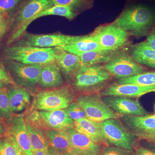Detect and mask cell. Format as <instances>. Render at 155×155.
<instances>
[{
    "label": "cell",
    "mask_w": 155,
    "mask_h": 155,
    "mask_svg": "<svg viewBox=\"0 0 155 155\" xmlns=\"http://www.w3.org/2000/svg\"><path fill=\"white\" fill-rule=\"evenodd\" d=\"M137 39L147 36L155 26V11L141 4L125 7L113 22Z\"/></svg>",
    "instance_id": "1"
},
{
    "label": "cell",
    "mask_w": 155,
    "mask_h": 155,
    "mask_svg": "<svg viewBox=\"0 0 155 155\" xmlns=\"http://www.w3.org/2000/svg\"><path fill=\"white\" fill-rule=\"evenodd\" d=\"M114 79L104 64H98L81 66L70 81L73 90L81 94L101 95Z\"/></svg>",
    "instance_id": "2"
},
{
    "label": "cell",
    "mask_w": 155,
    "mask_h": 155,
    "mask_svg": "<svg viewBox=\"0 0 155 155\" xmlns=\"http://www.w3.org/2000/svg\"><path fill=\"white\" fill-rule=\"evenodd\" d=\"M54 6L51 0H24L11 17V35L7 41L10 45L22 37L26 31V24L37 14Z\"/></svg>",
    "instance_id": "3"
},
{
    "label": "cell",
    "mask_w": 155,
    "mask_h": 155,
    "mask_svg": "<svg viewBox=\"0 0 155 155\" xmlns=\"http://www.w3.org/2000/svg\"><path fill=\"white\" fill-rule=\"evenodd\" d=\"M56 48H43L11 45L4 50L5 60L27 65H44L54 61Z\"/></svg>",
    "instance_id": "4"
},
{
    "label": "cell",
    "mask_w": 155,
    "mask_h": 155,
    "mask_svg": "<svg viewBox=\"0 0 155 155\" xmlns=\"http://www.w3.org/2000/svg\"><path fill=\"white\" fill-rule=\"evenodd\" d=\"M99 123L102 132L109 146L127 150L134 155L138 139L125 127L120 119H108Z\"/></svg>",
    "instance_id": "5"
},
{
    "label": "cell",
    "mask_w": 155,
    "mask_h": 155,
    "mask_svg": "<svg viewBox=\"0 0 155 155\" xmlns=\"http://www.w3.org/2000/svg\"><path fill=\"white\" fill-rule=\"evenodd\" d=\"M74 91L71 85H66L39 92L35 97L32 108L47 111L66 109L73 101Z\"/></svg>",
    "instance_id": "6"
},
{
    "label": "cell",
    "mask_w": 155,
    "mask_h": 155,
    "mask_svg": "<svg viewBox=\"0 0 155 155\" xmlns=\"http://www.w3.org/2000/svg\"><path fill=\"white\" fill-rule=\"evenodd\" d=\"M90 34L104 49L116 51L131 44L130 35L113 22L100 25Z\"/></svg>",
    "instance_id": "7"
},
{
    "label": "cell",
    "mask_w": 155,
    "mask_h": 155,
    "mask_svg": "<svg viewBox=\"0 0 155 155\" xmlns=\"http://www.w3.org/2000/svg\"><path fill=\"white\" fill-rule=\"evenodd\" d=\"M104 65L106 69L116 80L138 75L148 70L146 67L133 60L127 47L115 51L110 60Z\"/></svg>",
    "instance_id": "8"
},
{
    "label": "cell",
    "mask_w": 155,
    "mask_h": 155,
    "mask_svg": "<svg viewBox=\"0 0 155 155\" xmlns=\"http://www.w3.org/2000/svg\"><path fill=\"white\" fill-rule=\"evenodd\" d=\"M88 119L101 122L110 119H120L122 115L114 112L103 101L99 94H80L76 98Z\"/></svg>",
    "instance_id": "9"
},
{
    "label": "cell",
    "mask_w": 155,
    "mask_h": 155,
    "mask_svg": "<svg viewBox=\"0 0 155 155\" xmlns=\"http://www.w3.org/2000/svg\"><path fill=\"white\" fill-rule=\"evenodd\" d=\"M84 36L62 34L37 35L25 32L21 38L12 45L43 48H56L73 43L83 38Z\"/></svg>",
    "instance_id": "10"
},
{
    "label": "cell",
    "mask_w": 155,
    "mask_h": 155,
    "mask_svg": "<svg viewBox=\"0 0 155 155\" xmlns=\"http://www.w3.org/2000/svg\"><path fill=\"white\" fill-rule=\"evenodd\" d=\"M5 63L16 83L27 87L38 84L42 65H27L10 60H5Z\"/></svg>",
    "instance_id": "11"
},
{
    "label": "cell",
    "mask_w": 155,
    "mask_h": 155,
    "mask_svg": "<svg viewBox=\"0 0 155 155\" xmlns=\"http://www.w3.org/2000/svg\"><path fill=\"white\" fill-rule=\"evenodd\" d=\"M34 118L48 128L66 131L75 127V121L69 117L65 109L54 111H39L34 113Z\"/></svg>",
    "instance_id": "12"
},
{
    "label": "cell",
    "mask_w": 155,
    "mask_h": 155,
    "mask_svg": "<svg viewBox=\"0 0 155 155\" xmlns=\"http://www.w3.org/2000/svg\"><path fill=\"white\" fill-rule=\"evenodd\" d=\"M8 136L12 139L25 155H33L27 125L22 116H14L9 122Z\"/></svg>",
    "instance_id": "13"
},
{
    "label": "cell",
    "mask_w": 155,
    "mask_h": 155,
    "mask_svg": "<svg viewBox=\"0 0 155 155\" xmlns=\"http://www.w3.org/2000/svg\"><path fill=\"white\" fill-rule=\"evenodd\" d=\"M103 101L112 110L122 116H141L149 115L138 100L123 96H104Z\"/></svg>",
    "instance_id": "14"
},
{
    "label": "cell",
    "mask_w": 155,
    "mask_h": 155,
    "mask_svg": "<svg viewBox=\"0 0 155 155\" xmlns=\"http://www.w3.org/2000/svg\"><path fill=\"white\" fill-rule=\"evenodd\" d=\"M69 136L73 150L78 155H98L103 147L89 137L78 132L75 127L64 131Z\"/></svg>",
    "instance_id": "15"
},
{
    "label": "cell",
    "mask_w": 155,
    "mask_h": 155,
    "mask_svg": "<svg viewBox=\"0 0 155 155\" xmlns=\"http://www.w3.org/2000/svg\"><path fill=\"white\" fill-rule=\"evenodd\" d=\"M152 92H155V85L142 86L133 84H119L115 82L108 86L101 95V97L116 96L138 98Z\"/></svg>",
    "instance_id": "16"
},
{
    "label": "cell",
    "mask_w": 155,
    "mask_h": 155,
    "mask_svg": "<svg viewBox=\"0 0 155 155\" xmlns=\"http://www.w3.org/2000/svg\"><path fill=\"white\" fill-rule=\"evenodd\" d=\"M57 48L55 55V62L61 72L71 80L74 74L82 66L78 56Z\"/></svg>",
    "instance_id": "17"
},
{
    "label": "cell",
    "mask_w": 155,
    "mask_h": 155,
    "mask_svg": "<svg viewBox=\"0 0 155 155\" xmlns=\"http://www.w3.org/2000/svg\"><path fill=\"white\" fill-rule=\"evenodd\" d=\"M39 84L45 88H54L64 85L61 71L55 61L42 65Z\"/></svg>",
    "instance_id": "18"
},
{
    "label": "cell",
    "mask_w": 155,
    "mask_h": 155,
    "mask_svg": "<svg viewBox=\"0 0 155 155\" xmlns=\"http://www.w3.org/2000/svg\"><path fill=\"white\" fill-rule=\"evenodd\" d=\"M128 52L133 60L139 64L155 69V51L145 41L127 47Z\"/></svg>",
    "instance_id": "19"
},
{
    "label": "cell",
    "mask_w": 155,
    "mask_h": 155,
    "mask_svg": "<svg viewBox=\"0 0 155 155\" xmlns=\"http://www.w3.org/2000/svg\"><path fill=\"white\" fill-rule=\"evenodd\" d=\"M99 122L87 118L79 119L75 121V128L78 132L87 136L102 146H109L102 132Z\"/></svg>",
    "instance_id": "20"
},
{
    "label": "cell",
    "mask_w": 155,
    "mask_h": 155,
    "mask_svg": "<svg viewBox=\"0 0 155 155\" xmlns=\"http://www.w3.org/2000/svg\"><path fill=\"white\" fill-rule=\"evenodd\" d=\"M123 125L134 134L155 129V115L123 116L120 118Z\"/></svg>",
    "instance_id": "21"
},
{
    "label": "cell",
    "mask_w": 155,
    "mask_h": 155,
    "mask_svg": "<svg viewBox=\"0 0 155 155\" xmlns=\"http://www.w3.org/2000/svg\"><path fill=\"white\" fill-rule=\"evenodd\" d=\"M43 133L47 138L50 145L58 151L65 155L73 153L70 139L65 131L45 129Z\"/></svg>",
    "instance_id": "22"
},
{
    "label": "cell",
    "mask_w": 155,
    "mask_h": 155,
    "mask_svg": "<svg viewBox=\"0 0 155 155\" xmlns=\"http://www.w3.org/2000/svg\"><path fill=\"white\" fill-rule=\"evenodd\" d=\"M7 92L11 113L21 112L30 104V95L25 89L14 87Z\"/></svg>",
    "instance_id": "23"
},
{
    "label": "cell",
    "mask_w": 155,
    "mask_h": 155,
    "mask_svg": "<svg viewBox=\"0 0 155 155\" xmlns=\"http://www.w3.org/2000/svg\"><path fill=\"white\" fill-rule=\"evenodd\" d=\"M58 48L77 56L87 52L104 49L93 38L91 34L73 43Z\"/></svg>",
    "instance_id": "24"
},
{
    "label": "cell",
    "mask_w": 155,
    "mask_h": 155,
    "mask_svg": "<svg viewBox=\"0 0 155 155\" xmlns=\"http://www.w3.org/2000/svg\"><path fill=\"white\" fill-rule=\"evenodd\" d=\"M115 51L111 50H95L84 53L78 56L82 66H93L106 64L110 60Z\"/></svg>",
    "instance_id": "25"
},
{
    "label": "cell",
    "mask_w": 155,
    "mask_h": 155,
    "mask_svg": "<svg viewBox=\"0 0 155 155\" xmlns=\"http://www.w3.org/2000/svg\"><path fill=\"white\" fill-rule=\"evenodd\" d=\"M49 15L61 16L65 17L69 20H73L77 16L69 7L64 6L54 5L51 8L41 11L34 16L26 24L25 26L26 29H27L28 25L35 19L44 16Z\"/></svg>",
    "instance_id": "26"
},
{
    "label": "cell",
    "mask_w": 155,
    "mask_h": 155,
    "mask_svg": "<svg viewBox=\"0 0 155 155\" xmlns=\"http://www.w3.org/2000/svg\"><path fill=\"white\" fill-rule=\"evenodd\" d=\"M26 125L33 151L47 150L50 144L44 133L30 123H27Z\"/></svg>",
    "instance_id": "27"
},
{
    "label": "cell",
    "mask_w": 155,
    "mask_h": 155,
    "mask_svg": "<svg viewBox=\"0 0 155 155\" xmlns=\"http://www.w3.org/2000/svg\"><path fill=\"white\" fill-rule=\"evenodd\" d=\"M116 82L119 84H133L142 86L155 85V71L143 72L141 74L117 79Z\"/></svg>",
    "instance_id": "28"
},
{
    "label": "cell",
    "mask_w": 155,
    "mask_h": 155,
    "mask_svg": "<svg viewBox=\"0 0 155 155\" xmlns=\"http://www.w3.org/2000/svg\"><path fill=\"white\" fill-rule=\"evenodd\" d=\"M54 5L67 6L76 15L91 9L94 6V1L91 0H51Z\"/></svg>",
    "instance_id": "29"
},
{
    "label": "cell",
    "mask_w": 155,
    "mask_h": 155,
    "mask_svg": "<svg viewBox=\"0 0 155 155\" xmlns=\"http://www.w3.org/2000/svg\"><path fill=\"white\" fill-rule=\"evenodd\" d=\"M22 152L8 136L0 140V155H20Z\"/></svg>",
    "instance_id": "30"
},
{
    "label": "cell",
    "mask_w": 155,
    "mask_h": 155,
    "mask_svg": "<svg viewBox=\"0 0 155 155\" xmlns=\"http://www.w3.org/2000/svg\"><path fill=\"white\" fill-rule=\"evenodd\" d=\"M24 0H0V14L10 16L16 12Z\"/></svg>",
    "instance_id": "31"
},
{
    "label": "cell",
    "mask_w": 155,
    "mask_h": 155,
    "mask_svg": "<svg viewBox=\"0 0 155 155\" xmlns=\"http://www.w3.org/2000/svg\"><path fill=\"white\" fill-rule=\"evenodd\" d=\"M69 117L74 121L87 118L85 112L77 102H72L65 109Z\"/></svg>",
    "instance_id": "32"
},
{
    "label": "cell",
    "mask_w": 155,
    "mask_h": 155,
    "mask_svg": "<svg viewBox=\"0 0 155 155\" xmlns=\"http://www.w3.org/2000/svg\"><path fill=\"white\" fill-rule=\"evenodd\" d=\"M11 117L8 96L6 90L0 94V118L9 119Z\"/></svg>",
    "instance_id": "33"
},
{
    "label": "cell",
    "mask_w": 155,
    "mask_h": 155,
    "mask_svg": "<svg viewBox=\"0 0 155 155\" xmlns=\"http://www.w3.org/2000/svg\"><path fill=\"white\" fill-rule=\"evenodd\" d=\"M98 155H134L129 151L115 146L103 147Z\"/></svg>",
    "instance_id": "34"
},
{
    "label": "cell",
    "mask_w": 155,
    "mask_h": 155,
    "mask_svg": "<svg viewBox=\"0 0 155 155\" xmlns=\"http://www.w3.org/2000/svg\"><path fill=\"white\" fill-rule=\"evenodd\" d=\"M11 16L0 14V39L4 36L10 28Z\"/></svg>",
    "instance_id": "35"
},
{
    "label": "cell",
    "mask_w": 155,
    "mask_h": 155,
    "mask_svg": "<svg viewBox=\"0 0 155 155\" xmlns=\"http://www.w3.org/2000/svg\"><path fill=\"white\" fill-rule=\"evenodd\" d=\"M139 140H144L155 145V129L135 134Z\"/></svg>",
    "instance_id": "36"
},
{
    "label": "cell",
    "mask_w": 155,
    "mask_h": 155,
    "mask_svg": "<svg viewBox=\"0 0 155 155\" xmlns=\"http://www.w3.org/2000/svg\"><path fill=\"white\" fill-rule=\"evenodd\" d=\"M0 79L5 82L7 84L15 85V83L12 78L6 71L5 67L0 62Z\"/></svg>",
    "instance_id": "37"
},
{
    "label": "cell",
    "mask_w": 155,
    "mask_h": 155,
    "mask_svg": "<svg viewBox=\"0 0 155 155\" xmlns=\"http://www.w3.org/2000/svg\"><path fill=\"white\" fill-rule=\"evenodd\" d=\"M146 41L150 47L155 51V26L147 36Z\"/></svg>",
    "instance_id": "38"
},
{
    "label": "cell",
    "mask_w": 155,
    "mask_h": 155,
    "mask_svg": "<svg viewBox=\"0 0 155 155\" xmlns=\"http://www.w3.org/2000/svg\"><path fill=\"white\" fill-rule=\"evenodd\" d=\"M134 155H155V153L143 147H136Z\"/></svg>",
    "instance_id": "39"
},
{
    "label": "cell",
    "mask_w": 155,
    "mask_h": 155,
    "mask_svg": "<svg viewBox=\"0 0 155 155\" xmlns=\"http://www.w3.org/2000/svg\"><path fill=\"white\" fill-rule=\"evenodd\" d=\"M47 155H65L55 149L54 147L50 145L47 149Z\"/></svg>",
    "instance_id": "40"
},
{
    "label": "cell",
    "mask_w": 155,
    "mask_h": 155,
    "mask_svg": "<svg viewBox=\"0 0 155 155\" xmlns=\"http://www.w3.org/2000/svg\"><path fill=\"white\" fill-rule=\"evenodd\" d=\"M33 155H47V150L34 151Z\"/></svg>",
    "instance_id": "41"
},
{
    "label": "cell",
    "mask_w": 155,
    "mask_h": 155,
    "mask_svg": "<svg viewBox=\"0 0 155 155\" xmlns=\"http://www.w3.org/2000/svg\"><path fill=\"white\" fill-rule=\"evenodd\" d=\"M5 133V128L2 122L0 121V137H2Z\"/></svg>",
    "instance_id": "42"
},
{
    "label": "cell",
    "mask_w": 155,
    "mask_h": 155,
    "mask_svg": "<svg viewBox=\"0 0 155 155\" xmlns=\"http://www.w3.org/2000/svg\"><path fill=\"white\" fill-rule=\"evenodd\" d=\"M7 84L2 80L0 79V88H5Z\"/></svg>",
    "instance_id": "43"
},
{
    "label": "cell",
    "mask_w": 155,
    "mask_h": 155,
    "mask_svg": "<svg viewBox=\"0 0 155 155\" xmlns=\"http://www.w3.org/2000/svg\"><path fill=\"white\" fill-rule=\"evenodd\" d=\"M149 146L148 147L147 149L150 150L151 151H153V152L155 153V145L152 144H150Z\"/></svg>",
    "instance_id": "44"
},
{
    "label": "cell",
    "mask_w": 155,
    "mask_h": 155,
    "mask_svg": "<svg viewBox=\"0 0 155 155\" xmlns=\"http://www.w3.org/2000/svg\"><path fill=\"white\" fill-rule=\"evenodd\" d=\"M6 91V88H0V94L3 92L5 91Z\"/></svg>",
    "instance_id": "45"
},
{
    "label": "cell",
    "mask_w": 155,
    "mask_h": 155,
    "mask_svg": "<svg viewBox=\"0 0 155 155\" xmlns=\"http://www.w3.org/2000/svg\"><path fill=\"white\" fill-rule=\"evenodd\" d=\"M67 155H78L76 154H75V153H71V154H68Z\"/></svg>",
    "instance_id": "46"
},
{
    "label": "cell",
    "mask_w": 155,
    "mask_h": 155,
    "mask_svg": "<svg viewBox=\"0 0 155 155\" xmlns=\"http://www.w3.org/2000/svg\"><path fill=\"white\" fill-rule=\"evenodd\" d=\"M20 155H25L23 153L21 152V153H20Z\"/></svg>",
    "instance_id": "47"
},
{
    "label": "cell",
    "mask_w": 155,
    "mask_h": 155,
    "mask_svg": "<svg viewBox=\"0 0 155 155\" xmlns=\"http://www.w3.org/2000/svg\"><path fill=\"white\" fill-rule=\"evenodd\" d=\"M154 115H155V104L154 106Z\"/></svg>",
    "instance_id": "48"
},
{
    "label": "cell",
    "mask_w": 155,
    "mask_h": 155,
    "mask_svg": "<svg viewBox=\"0 0 155 155\" xmlns=\"http://www.w3.org/2000/svg\"><path fill=\"white\" fill-rule=\"evenodd\" d=\"M149 1H155V0H149Z\"/></svg>",
    "instance_id": "49"
},
{
    "label": "cell",
    "mask_w": 155,
    "mask_h": 155,
    "mask_svg": "<svg viewBox=\"0 0 155 155\" xmlns=\"http://www.w3.org/2000/svg\"><path fill=\"white\" fill-rule=\"evenodd\" d=\"M93 1H94V0H92Z\"/></svg>",
    "instance_id": "50"
},
{
    "label": "cell",
    "mask_w": 155,
    "mask_h": 155,
    "mask_svg": "<svg viewBox=\"0 0 155 155\" xmlns=\"http://www.w3.org/2000/svg\"><path fill=\"white\" fill-rule=\"evenodd\" d=\"M91 1H93L92 0H91Z\"/></svg>",
    "instance_id": "51"
}]
</instances>
